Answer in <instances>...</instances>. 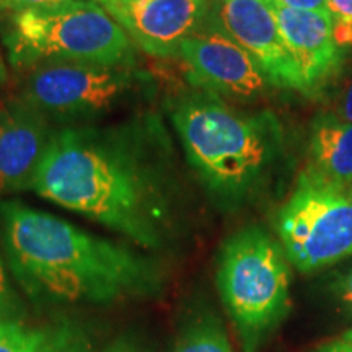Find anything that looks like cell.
Returning a JSON list of instances; mask_svg holds the SVG:
<instances>
[{
    "label": "cell",
    "mask_w": 352,
    "mask_h": 352,
    "mask_svg": "<svg viewBox=\"0 0 352 352\" xmlns=\"http://www.w3.org/2000/svg\"><path fill=\"white\" fill-rule=\"evenodd\" d=\"M176 148L155 113L56 127L32 191L144 248L165 243L179 191Z\"/></svg>",
    "instance_id": "1"
},
{
    "label": "cell",
    "mask_w": 352,
    "mask_h": 352,
    "mask_svg": "<svg viewBox=\"0 0 352 352\" xmlns=\"http://www.w3.org/2000/svg\"><path fill=\"white\" fill-rule=\"evenodd\" d=\"M0 230L13 276L36 300L113 303L162 289L148 258L23 202L0 201Z\"/></svg>",
    "instance_id": "2"
},
{
    "label": "cell",
    "mask_w": 352,
    "mask_h": 352,
    "mask_svg": "<svg viewBox=\"0 0 352 352\" xmlns=\"http://www.w3.org/2000/svg\"><path fill=\"white\" fill-rule=\"evenodd\" d=\"M170 118L189 168L220 204L256 195L283 152V124L266 109L246 113L196 90L171 103Z\"/></svg>",
    "instance_id": "3"
},
{
    "label": "cell",
    "mask_w": 352,
    "mask_h": 352,
    "mask_svg": "<svg viewBox=\"0 0 352 352\" xmlns=\"http://www.w3.org/2000/svg\"><path fill=\"white\" fill-rule=\"evenodd\" d=\"M6 44L16 69L43 63L135 64V46L95 0L16 12Z\"/></svg>",
    "instance_id": "4"
},
{
    "label": "cell",
    "mask_w": 352,
    "mask_h": 352,
    "mask_svg": "<svg viewBox=\"0 0 352 352\" xmlns=\"http://www.w3.org/2000/svg\"><path fill=\"white\" fill-rule=\"evenodd\" d=\"M217 285L243 340L254 346L289 310L290 271L284 248L261 227L241 228L220 250Z\"/></svg>",
    "instance_id": "5"
},
{
    "label": "cell",
    "mask_w": 352,
    "mask_h": 352,
    "mask_svg": "<svg viewBox=\"0 0 352 352\" xmlns=\"http://www.w3.org/2000/svg\"><path fill=\"white\" fill-rule=\"evenodd\" d=\"M151 78L135 67L88 63H43L30 69L23 98L60 127L96 124L138 98Z\"/></svg>",
    "instance_id": "6"
},
{
    "label": "cell",
    "mask_w": 352,
    "mask_h": 352,
    "mask_svg": "<svg viewBox=\"0 0 352 352\" xmlns=\"http://www.w3.org/2000/svg\"><path fill=\"white\" fill-rule=\"evenodd\" d=\"M285 256L298 271L314 272L352 254V199L298 176L277 214Z\"/></svg>",
    "instance_id": "7"
},
{
    "label": "cell",
    "mask_w": 352,
    "mask_h": 352,
    "mask_svg": "<svg viewBox=\"0 0 352 352\" xmlns=\"http://www.w3.org/2000/svg\"><path fill=\"white\" fill-rule=\"evenodd\" d=\"M179 59L192 87L222 100L253 103L272 87L243 47L206 21L199 32L184 39Z\"/></svg>",
    "instance_id": "8"
},
{
    "label": "cell",
    "mask_w": 352,
    "mask_h": 352,
    "mask_svg": "<svg viewBox=\"0 0 352 352\" xmlns=\"http://www.w3.org/2000/svg\"><path fill=\"white\" fill-rule=\"evenodd\" d=\"M206 23L243 47L272 88L303 95L300 72L267 0H212Z\"/></svg>",
    "instance_id": "9"
},
{
    "label": "cell",
    "mask_w": 352,
    "mask_h": 352,
    "mask_svg": "<svg viewBox=\"0 0 352 352\" xmlns=\"http://www.w3.org/2000/svg\"><path fill=\"white\" fill-rule=\"evenodd\" d=\"M145 54L179 57L184 39L199 32L212 0H95Z\"/></svg>",
    "instance_id": "10"
},
{
    "label": "cell",
    "mask_w": 352,
    "mask_h": 352,
    "mask_svg": "<svg viewBox=\"0 0 352 352\" xmlns=\"http://www.w3.org/2000/svg\"><path fill=\"white\" fill-rule=\"evenodd\" d=\"M23 98L0 114V196L32 189L56 127Z\"/></svg>",
    "instance_id": "11"
},
{
    "label": "cell",
    "mask_w": 352,
    "mask_h": 352,
    "mask_svg": "<svg viewBox=\"0 0 352 352\" xmlns=\"http://www.w3.org/2000/svg\"><path fill=\"white\" fill-rule=\"evenodd\" d=\"M277 23L290 54L300 72L303 95H320L344 64V51L333 39V16L329 13L292 10L274 7Z\"/></svg>",
    "instance_id": "12"
},
{
    "label": "cell",
    "mask_w": 352,
    "mask_h": 352,
    "mask_svg": "<svg viewBox=\"0 0 352 352\" xmlns=\"http://www.w3.org/2000/svg\"><path fill=\"white\" fill-rule=\"evenodd\" d=\"M316 186L344 192L352 182V124L331 113L311 122L308 160L300 175Z\"/></svg>",
    "instance_id": "13"
},
{
    "label": "cell",
    "mask_w": 352,
    "mask_h": 352,
    "mask_svg": "<svg viewBox=\"0 0 352 352\" xmlns=\"http://www.w3.org/2000/svg\"><path fill=\"white\" fill-rule=\"evenodd\" d=\"M38 352H94L87 333L72 321L60 320L43 329Z\"/></svg>",
    "instance_id": "14"
},
{
    "label": "cell",
    "mask_w": 352,
    "mask_h": 352,
    "mask_svg": "<svg viewBox=\"0 0 352 352\" xmlns=\"http://www.w3.org/2000/svg\"><path fill=\"white\" fill-rule=\"evenodd\" d=\"M175 352H232V347L217 321L204 318L189 328Z\"/></svg>",
    "instance_id": "15"
},
{
    "label": "cell",
    "mask_w": 352,
    "mask_h": 352,
    "mask_svg": "<svg viewBox=\"0 0 352 352\" xmlns=\"http://www.w3.org/2000/svg\"><path fill=\"white\" fill-rule=\"evenodd\" d=\"M43 329H32L15 318L0 320V352H38Z\"/></svg>",
    "instance_id": "16"
},
{
    "label": "cell",
    "mask_w": 352,
    "mask_h": 352,
    "mask_svg": "<svg viewBox=\"0 0 352 352\" xmlns=\"http://www.w3.org/2000/svg\"><path fill=\"white\" fill-rule=\"evenodd\" d=\"M329 113H331L333 116H336L338 120L351 122L352 124V78L346 83L340 94H338Z\"/></svg>",
    "instance_id": "17"
},
{
    "label": "cell",
    "mask_w": 352,
    "mask_h": 352,
    "mask_svg": "<svg viewBox=\"0 0 352 352\" xmlns=\"http://www.w3.org/2000/svg\"><path fill=\"white\" fill-rule=\"evenodd\" d=\"M267 2L274 7L292 8V10L329 13L328 0H267ZM329 15H331V13H329Z\"/></svg>",
    "instance_id": "18"
},
{
    "label": "cell",
    "mask_w": 352,
    "mask_h": 352,
    "mask_svg": "<svg viewBox=\"0 0 352 352\" xmlns=\"http://www.w3.org/2000/svg\"><path fill=\"white\" fill-rule=\"evenodd\" d=\"M13 307H15V297H13L12 289L8 287L6 271L0 259V320L13 318Z\"/></svg>",
    "instance_id": "19"
},
{
    "label": "cell",
    "mask_w": 352,
    "mask_h": 352,
    "mask_svg": "<svg viewBox=\"0 0 352 352\" xmlns=\"http://www.w3.org/2000/svg\"><path fill=\"white\" fill-rule=\"evenodd\" d=\"M77 2V0H0V6L10 7L13 10H33V8H51L65 6V3Z\"/></svg>",
    "instance_id": "20"
},
{
    "label": "cell",
    "mask_w": 352,
    "mask_h": 352,
    "mask_svg": "<svg viewBox=\"0 0 352 352\" xmlns=\"http://www.w3.org/2000/svg\"><path fill=\"white\" fill-rule=\"evenodd\" d=\"M333 39L336 46L342 51L352 47V21L342 19H333Z\"/></svg>",
    "instance_id": "21"
},
{
    "label": "cell",
    "mask_w": 352,
    "mask_h": 352,
    "mask_svg": "<svg viewBox=\"0 0 352 352\" xmlns=\"http://www.w3.org/2000/svg\"><path fill=\"white\" fill-rule=\"evenodd\" d=\"M320 352H352V329L321 347Z\"/></svg>",
    "instance_id": "22"
},
{
    "label": "cell",
    "mask_w": 352,
    "mask_h": 352,
    "mask_svg": "<svg viewBox=\"0 0 352 352\" xmlns=\"http://www.w3.org/2000/svg\"><path fill=\"white\" fill-rule=\"evenodd\" d=\"M328 7L333 19L352 21V0H328Z\"/></svg>",
    "instance_id": "23"
},
{
    "label": "cell",
    "mask_w": 352,
    "mask_h": 352,
    "mask_svg": "<svg viewBox=\"0 0 352 352\" xmlns=\"http://www.w3.org/2000/svg\"><path fill=\"white\" fill-rule=\"evenodd\" d=\"M338 292H340L341 302L352 311V267L341 277L340 284H338Z\"/></svg>",
    "instance_id": "24"
},
{
    "label": "cell",
    "mask_w": 352,
    "mask_h": 352,
    "mask_svg": "<svg viewBox=\"0 0 352 352\" xmlns=\"http://www.w3.org/2000/svg\"><path fill=\"white\" fill-rule=\"evenodd\" d=\"M104 352H139V349L134 346V342L127 340H118L113 344H109Z\"/></svg>",
    "instance_id": "25"
},
{
    "label": "cell",
    "mask_w": 352,
    "mask_h": 352,
    "mask_svg": "<svg viewBox=\"0 0 352 352\" xmlns=\"http://www.w3.org/2000/svg\"><path fill=\"white\" fill-rule=\"evenodd\" d=\"M7 76H8V70H7L6 60H3L2 54H0V87L7 82Z\"/></svg>",
    "instance_id": "26"
},
{
    "label": "cell",
    "mask_w": 352,
    "mask_h": 352,
    "mask_svg": "<svg viewBox=\"0 0 352 352\" xmlns=\"http://www.w3.org/2000/svg\"><path fill=\"white\" fill-rule=\"evenodd\" d=\"M344 192H346V195H347V196H349V197H351V199H352V182H351V184H349V186H347V188H346V191H344Z\"/></svg>",
    "instance_id": "27"
},
{
    "label": "cell",
    "mask_w": 352,
    "mask_h": 352,
    "mask_svg": "<svg viewBox=\"0 0 352 352\" xmlns=\"http://www.w3.org/2000/svg\"><path fill=\"white\" fill-rule=\"evenodd\" d=\"M2 108H3V107H0V114H2Z\"/></svg>",
    "instance_id": "28"
}]
</instances>
